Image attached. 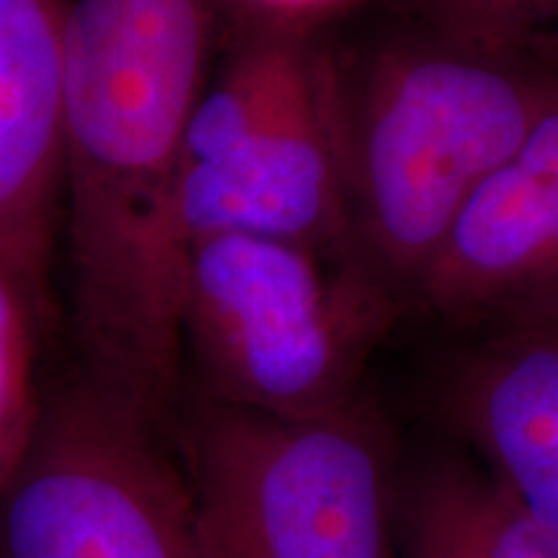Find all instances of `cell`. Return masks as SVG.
Listing matches in <instances>:
<instances>
[{
    "label": "cell",
    "instance_id": "obj_1",
    "mask_svg": "<svg viewBox=\"0 0 558 558\" xmlns=\"http://www.w3.org/2000/svg\"><path fill=\"white\" fill-rule=\"evenodd\" d=\"M220 0H73L60 128L62 320L90 380L173 435L184 396L186 130Z\"/></svg>",
    "mask_w": 558,
    "mask_h": 558
},
{
    "label": "cell",
    "instance_id": "obj_2",
    "mask_svg": "<svg viewBox=\"0 0 558 558\" xmlns=\"http://www.w3.org/2000/svg\"><path fill=\"white\" fill-rule=\"evenodd\" d=\"M357 96L341 101L354 251L401 303L460 209L558 101V50L429 26L369 62Z\"/></svg>",
    "mask_w": 558,
    "mask_h": 558
},
{
    "label": "cell",
    "instance_id": "obj_3",
    "mask_svg": "<svg viewBox=\"0 0 558 558\" xmlns=\"http://www.w3.org/2000/svg\"><path fill=\"white\" fill-rule=\"evenodd\" d=\"M396 308L360 264L262 235L197 239L181 300L184 390L284 418L333 414L360 401Z\"/></svg>",
    "mask_w": 558,
    "mask_h": 558
},
{
    "label": "cell",
    "instance_id": "obj_4",
    "mask_svg": "<svg viewBox=\"0 0 558 558\" xmlns=\"http://www.w3.org/2000/svg\"><path fill=\"white\" fill-rule=\"evenodd\" d=\"M173 442L209 558H393L399 469L362 401L284 418L184 390Z\"/></svg>",
    "mask_w": 558,
    "mask_h": 558
},
{
    "label": "cell",
    "instance_id": "obj_5",
    "mask_svg": "<svg viewBox=\"0 0 558 558\" xmlns=\"http://www.w3.org/2000/svg\"><path fill=\"white\" fill-rule=\"evenodd\" d=\"M0 558H209L171 432L70 360L0 486Z\"/></svg>",
    "mask_w": 558,
    "mask_h": 558
},
{
    "label": "cell",
    "instance_id": "obj_6",
    "mask_svg": "<svg viewBox=\"0 0 558 558\" xmlns=\"http://www.w3.org/2000/svg\"><path fill=\"white\" fill-rule=\"evenodd\" d=\"M181 226L190 243L220 233L262 235L360 264L341 96L329 60L239 150L186 173Z\"/></svg>",
    "mask_w": 558,
    "mask_h": 558
},
{
    "label": "cell",
    "instance_id": "obj_7",
    "mask_svg": "<svg viewBox=\"0 0 558 558\" xmlns=\"http://www.w3.org/2000/svg\"><path fill=\"white\" fill-rule=\"evenodd\" d=\"M73 0H0V267L60 326V128Z\"/></svg>",
    "mask_w": 558,
    "mask_h": 558
},
{
    "label": "cell",
    "instance_id": "obj_8",
    "mask_svg": "<svg viewBox=\"0 0 558 558\" xmlns=\"http://www.w3.org/2000/svg\"><path fill=\"white\" fill-rule=\"evenodd\" d=\"M558 279V101L460 209L414 300L499 320Z\"/></svg>",
    "mask_w": 558,
    "mask_h": 558
},
{
    "label": "cell",
    "instance_id": "obj_9",
    "mask_svg": "<svg viewBox=\"0 0 558 558\" xmlns=\"http://www.w3.org/2000/svg\"><path fill=\"white\" fill-rule=\"evenodd\" d=\"M456 435L558 538V331L497 324L439 390Z\"/></svg>",
    "mask_w": 558,
    "mask_h": 558
},
{
    "label": "cell",
    "instance_id": "obj_10",
    "mask_svg": "<svg viewBox=\"0 0 558 558\" xmlns=\"http://www.w3.org/2000/svg\"><path fill=\"white\" fill-rule=\"evenodd\" d=\"M393 558H558V538L476 460L439 452L393 484Z\"/></svg>",
    "mask_w": 558,
    "mask_h": 558
},
{
    "label": "cell",
    "instance_id": "obj_11",
    "mask_svg": "<svg viewBox=\"0 0 558 558\" xmlns=\"http://www.w3.org/2000/svg\"><path fill=\"white\" fill-rule=\"evenodd\" d=\"M52 329L9 269L0 267V486L29 442L41 403L39 349Z\"/></svg>",
    "mask_w": 558,
    "mask_h": 558
},
{
    "label": "cell",
    "instance_id": "obj_12",
    "mask_svg": "<svg viewBox=\"0 0 558 558\" xmlns=\"http://www.w3.org/2000/svg\"><path fill=\"white\" fill-rule=\"evenodd\" d=\"M427 26L509 47H556L558 0H414Z\"/></svg>",
    "mask_w": 558,
    "mask_h": 558
},
{
    "label": "cell",
    "instance_id": "obj_13",
    "mask_svg": "<svg viewBox=\"0 0 558 558\" xmlns=\"http://www.w3.org/2000/svg\"><path fill=\"white\" fill-rule=\"evenodd\" d=\"M494 324H527L558 331V279L546 284L543 290L533 292V295L514 305L512 311H507Z\"/></svg>",
    "mask_w": 558,
    "mask_h": 558
},
{
    "label": "cell",
    "instance_id": "obj_14",
    "mask_svg": "<svg viewBox=\"0 0 558 558\" xmlns=\"http://www.w3.org/2000/svg\"><path fill=\"white\" fill-rule=\"evenodd\" d=\"M251 11L269 13V16L305 21L316 13L331 9V5L341 3V0H246Z\"/></svg>",
    "mask_w": 558,
    "mask_h": 558
}]
</instances>
